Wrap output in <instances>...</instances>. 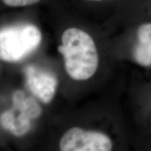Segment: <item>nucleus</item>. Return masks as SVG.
<instances>
[{"instance_id":"nucleus-1","label":"nucleus","mask_w":151,"mask_h":151,"mask_svg":"<svg viewBox=\"0 0 151 151\" xmlns=\"http://www.w3.org/2000/svg\"><path fill=\"white\" fill-rule=\"evenodd\" d=\"M58 50L64 58L65 70L71 78L86 81L95 73L99 57L92 37L78 28L66 29Z\"/></svg>"},{"instance_id":"nucleus-2","label":"nucleus","mask_w":151,"mask_h":151,"mask_svg":"<svg viewBox=\"0 0 151 151\" xmlns=\"http://www.w3.org/2000/svg\"><path fill=\"white\" fill-rule=\"evenodd\" d=\"M42 36L32 24H20L2 28L0 32V58L5 62H18L36 50Z\"/></svg>"},{"instance_id":"nucleus-3","label":"nucleus","mask_w":151,"mask_h":151,"mask_svg":"<svg viewBox=\"0 0 151 151\" xmlns=\"http://www.w3.org/2000/svg\"><path fill=\"white\" fill-rule=\"evenodd\" d=\"M59 146L62 151H109L112 150L113 142L108 136L101 132L76 127L65 132Z\"/></svg>"},{"instance_id":"nucleus-4","label":"nucleus","mask_w":151,"mask_h":151,"mask_svg":"<svg viewBox=\"0 0 151 151\" xmlns=\"http://www.w3.org/2000/svg\"><path fill=\"white\" fill-rule=\"evenodd\" d=\"M26 86L32 93L44 104L53 98L58 86V80L53 75L41 71L33 66L24 69Z\"/></svg>"},{"instance_id":"nucleus-5","label":"nucleus","mask_w":151,"mask_h":151,"mask_svg":"<svg viewBox=\"0 0 151 151\" xmlns=\"http://www.w3.org/2000/svg\"><path fill=\"white\" fill-rule=\"evenodd\" d=\"M132 60L143 67H151V21L138 24L130 48Z\"/></svg>"},{"instance_id":"nucleus-6","label":"nucleus","mask_w":151,"mask_h":151,"mask_svg":"<svg viewBox=\"0 0 151 151\" xmlns=\"http://www.w3.org/2000/svg\"><path fill=\"white\" fill-rule=\"evenodd\" d=\"M5 5L10 7H22L33 5L41 0H1Z\"/></svg>"},{"instance_id":"nucleus-7","label":"nucleus","mask_w":151,"mask_h":151,"mask_svg":"<svg viewBox=\"0 0 151 151\" xmlns=\"http://www.w3.org/2000/svg\"><path fill=\"white\" fill-rule=\"evenodd\" d=\"M87 1H103V0H87Z\"/></svg>"}]
</instances>
